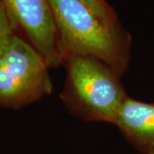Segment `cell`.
I'll use <instances>...</instances> for the list:
<instances>
[{
    "mask_svg": "<svg viewBox=\"0 0 154 154\" xmlns=\"http://www.w3.org/2000/svg\"><path fill=\"white\" fill-rule=\"evenodd\" d=\"M14 33V29L7 16L5 9L0 1V57Z\"/></svg>",
    "mask_w": 154,
    "mask_h": 154,
    "instance_id": "cell-7",
    "label": "cell"
},
{
    "mask_svg": "<svg viewBox=\"0 0 154 154\" xmlns=\"http://www.w3.org/2000/svg\"><path fill=\"white\" fill-rule=\"evenodd\" d=\"M63 60L69 56L102 61L121 77L130 60L131 37L105 25L80 0H48Z\"/></svg>",
    "mask_w": 154,
    "mask_h": 154,
    "instance_id": "cell-1",
    "label": "cell"
},
{
    "mask_svg": "<svg viewBox=\"0 0 154 154\" xmlns=\"http://www.w3.org/2000/svg\"><path fill=\"white\" fill-rule=\"evenodd\" d=\"M114 125L143 154H154V104L127 97Z\"/></svg>",
    "mask_w": 154,
    "mask_h": 154,
    "instance_id": "cell-5",
    "label": "cell"
},
{
    "mask_svg": "<svg viewBox=\"0 0 154 154\" xmlns=\"http://www.w3.org/2000/svg\"><path fill=\"white\" fill-rule=\"evenodd\" d=\"M65 83L60 99L73 115L86 121L114 124L128 97L120 77L102 61L69 56L63 60Z\"/></svg>",
    "mask_w": 154,
    "mask_h": 154,
    "instance_id": "cell-2",
    "label": "cell"
},
{
    "mask_svg": "<svg viewBox=\"0 0 154 154\" xmlns=\"http://www.w3.org/2000/svg\"><path fill=\"white\" fill-rule=\"evenodd\" d=\"M49 69L38 51L14 33L0 57V106L19 109L51 94Z\"/></svg>",
    "mask_w": 154,
    "mask_h": 154,
    "instance_id": "cell-3",
    "label": "cell"
},
{
    "mask_svg": "<svg viewBox=\"0 0 154 154\" xmlns=\"http://www.w3.org/2000/svg\"><path fill=\"white\" fill-rule=\"evenodd\" d=\"M14 32L41 56L50 69L63 64V57L48 0H0Z\"/></svg>",
    "mask_w": 154,
    "mask_h": 154,
    "instance_id": "cell-4",
    "label": "cell"
},
{
    "mask_svg": "<svg viewBox=\"0 0 154 154\" xmlns=\"http://www.w3.org/2000/svg\"><path fill=\"white\" fill-rule=\"evenodd\" d=\"M100 21L112 28H122L114 9L106 0H80Z\"/></svg>",
    "mask_w": 154,
    "mask_h": 154,
    "instance_id": "cell-6",
    "label": "cell"
}]
</instances>
